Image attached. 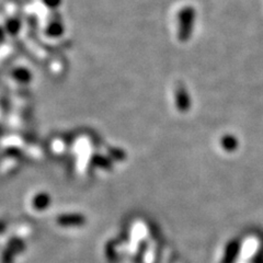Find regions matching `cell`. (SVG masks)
I'll list each match as a JSON object with an SVG mask.
<instances>
[{
	"label": "cell",
	"instance_id": "6da1fadb",
	"mask_svg": "<svg viewBox=\"0 0 263 263\" xmlns=\"http://www.w3.org/2000/svg\"><path fill=\"white\" fill-rule=\"evenodd\" d=\"M195 15L192 8H185L182 10L179 18V37L181 41H186L191 36V32L194 28Z\"/></svg>",
	"mask_w": 263,
	"mask_h": 263
}]
</instances>
